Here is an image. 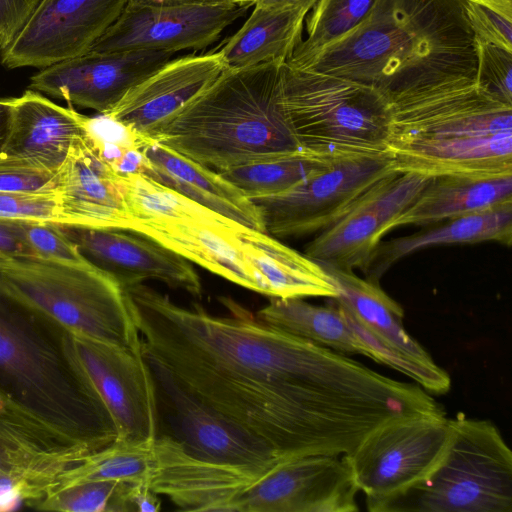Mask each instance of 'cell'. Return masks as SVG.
Here are the masks:
<instances>
[{
    "mask_svg": "<svg viewBox=\"0 0 512 512\" xmlns=\"http://www.w3.org/2000/svg\"><path fill=\"white\" fill-rule=\"evenodd\" d=\"M8 222L34 257L71 265H83L90 262L62 232L58 224L26 221Z\"/></svg>",
    "mask_w": 512,
    "mask_h": 512,
    "instance_id": "d590c367",
    "label": "cell"
},
{
    "mask_svg": "<svg viewBox=\"0 0 512 512\" xmlns=\"http://www.w3.org/2000/svg\"><path fill=\"white\" fill-rule=\"evenodd\" d=\"M463 0H374L363 19L294 69L369 86L385 99L442 81L476 79Z\"/></svg>",
    "mask_w": 512,
    "mask_h": 512,
    "instance_id": "7a4b0ae2",
    "label": "cell"
},
{
    "mask_svg": "<svg viewBox=\"0 0 512 512\" xmlns=\"http://www.w3.org/2000/svg\"><path fill=\"white\" fill-rule=\"evenodd\" d=\"M0 220L68 225L55 192L0 191Z\"/></svg>",
    "mask_w": 512,
    "mask_h": 512,
    "instance_id": "74e56055",
    "label": "cell"
},
{
    "mask_svg": "<svg viewBox=\"0 0 512 512\" xmlns=\"http://www.w3.org/2000/svg\"><path fill=\"white\" fill-rule=\"evenodd\" d=\"M309 11L254 5L244 24L218 51L225 69L286 63L303 37Z\"/></svg>",
    "mask_w": 512,
    "mask_h": 512,
    "instance_id": "f1b7e54d",
    "label": "cell"
},
{
    "mask_svg": "<svg viewBox=\"0 0 512 512\" xmlns=\"http://www.w3.org/2000/svg\"><path fill=\"white\" fill-rule=\"evenodd\" d=\"M431 177L393 172L375 183L339 220L310 241L304 254L319 264L366 272L381 238Z\"/></svg>",
    "mask_w": 512,
    "mask_h": 512,
    "instance_id": "5bb4252c",
    "label": "cell"
},
{
    "mask_svg": "<svg viewBox=\"0 0 512 512\" xmlns=\"http://www.w3.org/2000/svg\"><path fill=\"white\" fill-rule=\"evenodd\" d=\"M55 194L68 225L127 231L124 177L77 137L57 172Z\"/></svg>",
    "mask_w": 512,
    "mask_h": 512,
    "instance_id": "44dd1931",
    "label": "cell"
},
{
    "mask_svg": "<svg viewBox=\"0 0 512 512\" xmlns=\"http://www.w3.org/2000/svg\"><path fill=\"white\" fill-rule=\"evenodd\" d=\"M173 56L150 49L89 51L42 68L31 77L28 88L106 114Z\"/></svg>",
    "mask_w": 512,
    "mask_h": 512,
    "instance_id": "ac0fdd59",
    "label": "cell"
},
{
    "mask_svg": "<svg viewBox=\"0 0 512 512\" xmlns=\"http://www.w3.org/2000/svg\"><path fill=\"white\" fill-rule=\"evenodd\" d=\"M512 202V174L492 177L443 175L431 177L416 200L395 220L428 226Z\"/></svg>",
    "mask_w": 512,
    "mask_h": 512,
    "instance_id": "83f0119b",
    "label": "cell"
},
{
    "mask_svg": "<svg viewBox=\"0 0 512 512\" xmlns=\"http://www.w3.org/2000/svg\"><path fill=\"white\" fill-rule=\"evenodd\" d=\"M148 165L143 175L245 226L265 232L258 207L217 171L155 140L144 147Z\"/></svg>",
    "mask_w": 512,
    "mask_h": 512,
    "instance_id": "d4e9b609",
    "label": "cell"
},
{
    "mask_svg": "<svg viewBox=\"0 0 512 512\" xmlns=\"http://www.w3.org/2000/svg\"><path fill=\"white\" fill-rule=\"evenodd\" d=\"M130 0H42L14 41L0 52L9 68H45L88 53Z\"/></svg>",
    "mask_w": 512,
    "mask_h": 512,
    "instance_id": "e0dca14e",
    "label": "cell"
},
{
    "mask_svg": "<svg viewBox=\"0 0 512 512\" xmlns=\"http://www.w3.org/2000/svg\"><path fill=\"white\" fill-rule=\"evenodd\" d=\"M240 243L242 256L255 277L257 293L270 298L333 299L338 295L333 279L319 263L266 232L244 226Z\"/></svg>",
    "mask_w": 512,
    "mask_h": 512,
    "instance_id": "484cf974",
    "label": "cell"
},
{
    "mask_svg": "<svg viewBox=\"0 0 512 512\" xmlns=\"http://www.w3.org/2000/svg\"><path fill=\"white\" fill-rule=\"evenodd\" d=\"M77 361L113 422L115 441L150 445L159 436L160 408L142 346L127 347L72 334Z\"/></svg>",
    "mask_w": 512,
    "mask_h": 512,
    "instance_id": "8fae6325",
    "label": "cell"
},
{
    "mask_svg": "<svg viewBox=\"0 0 512 512\" xmlns=\"http://www.w3.org/2000/svg\"><path fill=\"white\" fill-rule=\"evenodd\" d=\"M225 70L218 52L172 58L129 90L107 115L148 136Z\"/></svg>",
    "mask_w": 512,
    "mask_h": 512,
    "instance_id": "7402d4cb",
    "label": "cell"
},
{
    "mask_svg": "<svg viewBox=\"0 0 512 512\" xmlns=\"http://www.w3.org/2000/svg\"><path fill=\"white\" fill-rule=\"evenodd\" d=\"M432 224L411 235L380 242L375 249L365 278L379 283L397 261L434 246L498 242L512 243V202Z\"/></svg>",
    "mask_w": 512,
    "mask_h": 512,
    "instance_id": "4316f807",
    "label": "cell"
},
{
    "mask_svg": "<svg viewBox=\"0 0 512 512\" xmlns=\"http://www.w3.org/2000/svg\"><path fill=\"white\" fill-rule=\"evenodd\" d=\"M152 373L158 403L165 407L170 421L172 433L168 435L191 455L216 464L253 467L268 466L282 459L165 375L154 370Z\"/></svg>",
    "mask_w": 512,
    "mask_h": 512,
    "instance_id": "ffe728a7",
    "label": "cell"
},
{
    "mask_svg": "<svg viewBox=\"0 0 512 512\" xmlns=\"http://www.w3.org/2000/svg\"><path fill=\"white\" fill-rule=\"evenodd\" d=\"M132 484L95 480L57 488L38 501L33 509L60 512L131 511L129 493Z\"/></svg>",
    "mask_w": 512,
    "mask_h": 512,
    "instance_id": "e575fe53",
    "label": "cell"
},
{
    "mask_svg": "<svg viewBox=\"0 0 512 512\" xmlns=\"http://www.w3.org/2000/svg\"><path fill=\"white\" fill-rule=\"evenodd\" d=\"M13 102L14 98H0V155L10 131Z\"/></svg>",
    "mask_w": 512,
    "mask_h": 512,
    "instance_id": "ee69618b",
    "label": "cell"
},
{
    "mask_svg": "<svg viewBox=\"0 0 512 512\" xmlns=\"http://www.w3.org/2000/svg\"><path fill=\"white\" fill-rule=\"evenodd\" d=\"M0 287L72 334L127 347L141 345L126 290L91 262L37 257L0 260Z\"/></svg>",
    "mask_w": 512,
    "mask_h": 512,
    "instance_id": "8992f818",
    "label": "cell"
},
{
    "mask_svg": "<svg viewBox=\"0 0 512 512\" xmlns=\"http://www.w3.org/2000/svg\"><path fill=\"white\" fill-rule=\"evenodd\" d=\"M245 225L226 216L214 221L136 223L127 232L144 236L239 286L257 292L255 277L241 252Z\"/></svg>",
    "mask_w": 512,
    "mask_h": 512,
    "instance_id": "cb8c5ba5",
    "label": "cell"
},
{
    "mask_svg": "<svg viewBox=\"0 0 512 512\" xmlns=\"http://www.w3.org/2000/svg\"><path fill=\"white\" fill-rule=\"evenodd\" d=\"M137 4L146 6H174L184 4H217L232 0H131ZM234 2V1H233Z\"/></svg>",
    "mask_w": 512,
    "mask_h": 512,
    "instance_id": "bcb514c9",
    "label": "cell"
},
{
    "mask_svg": "<svg viewBox=\"0 0 512 512\" xmlns=\"http://www.w3.org/2000/svg\"><path fill=\"white\" fill-rule=\"evenodd\" d=\"M236 3H239V4H251L253 5V0H232Z\"/></svg>",
    "mask_w": 512,
    "mask_h": 512,
    "instance_id": "7dc6e473",
    "label": "cell"
},
{
    "mask_svg": "<svg viewBox=\"0 0 512 512\" xmlns=\"http://www.w3.org/2000/svg\"><path fill=\"white\" fill-rule=\"evenodd\" d=\"M398 172L391 154L332 161L290 190L253 198L275 238L319 233L339 220L378 181Z\"/></svg>",
    "mask_w": 512,
    "mask_h": 512,
    "instance_id": "30bf717a",
    "label": "cell"
},
{
    "mask_svg": "<svg viewBox=\"0 0 512 512\" xmlns=\"http://www.w3.org/2000/svg\"><path fill=\"white\" fill-rule=\"evenodd\" d=\"M333 279L338 295L331 299L351 318L368 348V357L412 378L426 391L445 394L451 380L405 330L404 311L379 283L352 270L320 264Z\"/></svg>",
    "mask_w": 512,
    "mask_h": 512,
    "instance_id": "7c38bea8",
    "label": "cell"
},
{
    "mask_svg": "<svg viewBox=\"0 0 512 512\" xmlns=\"http://www.w3.org/2000/svg\"><path fill=\"white\" fill-rule=\"evenodd\" d=\"M58 225L88 261L124 289L158 280L194 297L202 295L200 278L190 261L153 240L123 230Z\"/></svg>",
    "mask_w": 512,
    "mask_h": 512,
    "instance_id": "d6986e66",
    "label": "cell"
},
{
    "mask_svg": "<svg viewBox=\"0 0 512 512\" xmlns=\"http://www.w3.org/2000/svg\"><path fill=\"white\" fill-rule=\"evenodd\" d=\"M283 64L225 69L148 136L215 171L300 151L283 104Z\"/></svg>",
    "mask_w": 512,
    "mask_h": 512,
    "instance_id": "277c9868",
    "label": "cell"
},
{
    "mask_svg": "<svg viewBox=\"0 0 512 512\" xmlns=\"http://www.w3.org/2000/svg\"><path fill=\"white\" fill-rule=\"evenodd\" d=\"M389 153L415 144L512 132V105L462 77L420 87L389 102Z\"/></svg>",
    "mask_w": 512,
    "mask_h": 512,
    "instance_id": "9c48e42d",
    "label": "cell"
},
{
    "mask_svg": "<svg viewBox=\"0 0 512 512\" xmlns=\"http://www.w3.org/2000/svg\"><path fill=\"white\" fill-rule=\"evenodd\" d=\"M251 4L146 6L129 1L117 21L90 50L105 53L150 49L176 53L201 50L244 16Z\"/></svg>",
    "mask_w": 512,
    "mask_h": 512,
    "instance_id": "2e32d148",
    "label": "cell"
},
{
    "mask_svg": "<svg viewBox=\"0 0 512 512\" xmlns=\"http://www.w3.org/2000/svg\"><path fill=\"white\" fill-rule=\"evenodd\" d=\"M153 444L132 445L114 441L90 453L78 465L66 471L60 478L58 488L95 480L148 485Z\"/></svg>",
    "mask_w": 512,
    "mask_h": 512,
    "instance_id": "d6a6232c",
    "label": "cell"
},
{
    "mask_svg": "<svg viewBox=\"0 0 512 512\" xmlns=\"http://www.w3.org/2000/svg\"><path fill=\"white\" fill-rule=\"evenodd\" d=\"M476 41L512 52V0H463Z\"/></svg>",
    "mask_w": 512,
    "mask_h": 512,
    "instance_id": "8d00e7d4",
    "label": "cell"
},
{
    "mask_svg": "<svg viewBox=\"0 0 512 512\" xmlns=\"http://www.w3.org/2000/svg\"><path fill=\"white\" fill-rule=\"evenodd\" d=\"M358 492L344 456L282 458L258 473L238 512H356Z\"/></svg>",
    "mask_w": 512,
    "mask_h": 512,
    "instance_id": "4fadbf2b",
    "label": "cell"
},
{
    "mask_svg": "<svg viewBox=\"0 0 512 512\" xmlns=\"http://www.w3.org/2000/svg\"><path fill=\"white\" fill-rule=\"evenodd\" d=\"M475 48L477 84L512 105V52L476 40Z\"/></svg>",
    "mask_w": 512,
    "mask_h": 512,
    "instance_id": "f35d334b",
    "label": "cell"
},
{
    "mask_svg": "<svg viewBox=\"0 0 512 512\" xmlns=\"http://www.w3.org/2000/svg\"><path fill=\"white\" fill-rule=\"evenodd\" d=\"M331 162L300 150L217 172L251 200L286 192Z\"/></svg>",
    "mask_w": 512,
    "mask_h": 512,
    "instance_id": "4dcf8cb0",
    "label": "cell"
},
{
    "mask_svg": "<svg viewBox=\"0 0 512 512\" xmlns=\"http://www.w3.org/2000/svg\"><path fill=\"white\" fill-rule=\"evenodd\" d=\"M56 182L57 172L0 156V191L54 193Z\"/></svg>",
    "mask_w": 512,
    "mask_h": 512,
    "instance_id": "ab89813d",
    "label": "cell"
},
{
    "mask_svg": "<svg viewBox=\"0 0 512 512\" xmlns=\"http://www.w3.org/2000/svg\"><path fill=\"white\" fill-rule=\"evenodd\" d=\"M256 316L265 323L294 336L342 354L368 357V348L349 315L334 301L314 305L304 298H270Z\"/></svg>",
    "mask_w": 512,
    "mask_h": 512,
    "instance_id": "f546056e",
    "label": "cell"
},
{
    "mask_svg": "<svg viewBox=\"0 0 512 512\" xmlns=\"http://www.w3.org/2000/svg\"><path fill=\"white\" fill-rule=\"evenodd\" d=\"M125 290L151 369L279 458L349 455L387 417L389 377L232 299L216 316L143 284Z\"/></svg>",
    "mask_w": 512,
    "mask_h": 512,
    "instance_id": "6da1fadb",
    "label": "cell"
},
{
    "mask_svg": "<svg viewBox=\"0 0 512 512\" xmlns=\"http://www.w3.org/2000/svg\"><path fill=\"white\" fill-rule=\"evenodd\" d=\"M374 0H318L305 18L303 37L285 63L296 68L357 25Z\"/></svg>",
    "mask_w": 512,
    "mask_h": 512,
    "instance_id": "836d02e7",
    "label": "cell"
},
{
    "mask_svg": "<svg viewBox=\"0 0 512 512\" xmlns=\"http://www.w3.org/2000/svg\"><path fill=\"white\" fill-rule=\"evenodd\" d=\"M0 404L91 452L116 439L77 361L72 333L1 287Z\"/></svg>",
    "mask_w": 512,
    "mask_h": 512,
    "instance_id": "3957f363",
    "label": "cell"
},
{
    "mask_svg": "<svg viewBox=\"0 0 512 512\" xmlns=\"http://www.w3.org/2000/svg\"><path fill=\"white\" fill-rule=\"evenodd\" d=\"M90 453L0 404V512L33 508Z\"/></svg>",
    "mask_w": 512,
    "mask_h": 512,
    "instance_id": "9a60e30c",
    "label": "cell"
},
{
    "mask_svg": "<svg viewBox=\"0 0 512 512\" xmlns=\"http://www.w3.org/2000/svg\"><path fill=\"white\" fill-rule=\"evenodd\" d=\"M450 421L435 466L378 512H512V453L498 428L465 416Z\"/></svg>",
    "mask_w": 512,
    "mask_h": 512,
    "instance_id": "52a82bcc",
    "label": "cell"
},
{
    "mask_svg": "<svg viewBox=\"0 0 512 512\" xmlns=\"http://www.w3.org/2000/svg\"><path fill=\"white\" fill-rule=\"evenodd\" d=\"M82 138L91 150L120 176L143 174V149L153 139L107 114H82Z\"/></svg>",
    "mask_w": 512,
    "mask_h": 512,
    "instance_id": "1f68e13d",
    "label": "cell"
},
{
    "mask_svg": "<svg viewBox=\"0 0 512 512\" xmlns=\"http://www.w3.org/2000/svg\"><path fill=\"white\" fill-rule=\"evenodd\" d=\"M318 0H253V5L271 8H294L310 11Z\"/></svg>",
    "mask_w": 512,
    "mask_h": 512,
    "instance_id": "f6af8a7d",
    "label": "cell"
},
{
    "mask_svg": "<svg viewBox=\"0 0 512 512\" xmlns=\"http://www.w3.org/2000/svg\"><path fill=\"white\" fill-rule=\"evenodd\" d=\"M131 511L155 512L161 508V501L146 484H132L129 493Z\"/></svg>",
    "mask_w": 512,
    "mask_h": 512,
    "instance_id": "7bdbcfd3",
    "label": "cell"
},
{
    "mask_svg": "<svg viewBox=\"0 0 512 512\" xmlns=\"http://www.w3.org/2000/svg\"><path fill=\"white\" fill-rule=\"evenodd\" d=\"M82 114L28 89L14 98L10 131L1 157L58 172L74 140L81 136Z\"/></svg>",
    "mask_w": 512,
    "mask_h": 512,
    "instance_id": "603a6c76",
    "label": "cell"
},
{
    "mask_svg": "<svg viewBox=\"0 0 512 512\" xmlns=\"http://www.w3.org/2000/svg\"><path fill=\"white\" fill-rule=\"evenodd\" d=\"M450 431V418L440 409L391 419L366 435L344 457L367 509L378 512L421 481L443 454Z\"/></svg>",
    "mask_w": 512,
    "mask_h": 512,
    "instance_id": "ba28073f",
    "label": "cell"
},
{
    "mask_svg": "<svg viewBox=\"0 0 512 512\" xmlns=\"http://www.w3.org/2000/svg\"><path fill=\"white\" fill-rule=\"evenodd\" d=\"M42 0H0V52L24 28Z\"/></svg>",
    "mask_w": 512,
    "mask_h": 512,
    "instance_id": "60d3db41",
    "label": "cell"
},
{
    "mask_svg": "<svg viewBox=\"0 0 512 512\" xmlns=\"http://www.w3.org/2000/svg\"><path fill=\"white\" fill-rule=\"evenodd\" d=\"M15 257H34L8 221L0 220V260Z\"/></svg>",
    "mask_w": 512,
    "mask_h": 512,
    "instance_id": "b9f144b4",
    "label": "cell"
},
{
    "mask_svg": "<svg viewBox=\"0 0 512 512\" xmlns=\"http://www.w3.org/2000/svg\"><path fill=\"white\" fill-rule=\"evenodd\" d=\"M282 81L285 112L301 150L329 161L389 153L391 108L378 91L285 63Z\"/></svg>",
    "mask_w": 512,
    "mask_h": 512,
    "instance_id": "5b68a950",
    "label": "cell"
}]
</instances>
